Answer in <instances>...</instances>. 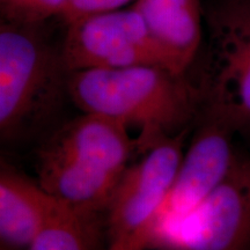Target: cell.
<instances>
[{
	"label": "cell",
	"instance_id": "cell-2",
	"mask_svg": "<svg viewBox=\"0 0 250 250\" xmlns=\"http://www.w3.org/2000/svg\"><path fill=\"white\" fill-rule=\"evenodd\" d=\"M134 152L136 138L129 127L102 115L83 112L41 145L37 181L62 204L105 213Z\"/></svg>",
	"mask_w": 250,
	"mask_h": 250
},
{
	"label": "cell",
	"instance_id": "cell-5",
	"mask_svg": "<svg viewBox=\"0 0 250 250\" xmlns=\"http://www.w3.org/2000/svg\"><path fill=\"white\" fill-rule=\"evenodd\" d=\"M190 130L158 144L125 170L104 213L105 250H147L153 224L179 169Z\"/></svg>",
	"mask_w": 250,
	"mask_h": 250
},
{
	"label": "cell",
	"instance_id": "cell-13",
	"mask_svg": "<svg viewBox=\"0 0 250 250\" xmlns=\"http://www.w3.org/2000/svg\"><path fill=\"white\" fill-rule=\"evenodd\" d=\"M130 1L131 0H67L59 17L67 26L81 19L118 11Z\"/></svg>",
	"mask_w": 250,
	"mask_h": 250
},
{
	"label": "cell",
	"instance_id": "cell-8",
	"mask_svg": "<svg viewBox=\"0 0 250 250\" xmlns=\"http://www.w3.org/2000/svg\"><path fill=\"white\" fill-rule=\"evenodd\" d=\"M234 136L236 132L226 121L201 111L189 147L184 151L173 184L153 224L148 243L158 230L195 210L225 179L237 154Z\"/></svg>",
	"mask_w": 250,
	"mask_h": 250
},
{
	"label": "cell",
	"instance_id": "cell-6",
	"mask_svg": "<svg viewBox=\"0 0 250 250\" xmlns=\"http://www.w3.org/2000/svg\"><path fill=\"white\" fill-rule=\"evenodd\" d=\"M148 250H250V154L195 210L152 236Z\"/></svg>",
	"mask_w": 250,
	"mask_h": 250
},
{
	"label": "cell",
	"instance_id": "cell-10",
	"mask_svg": "<svg viewBox=\"0 0 250 250\" xmlns=\"http://www.w3.org/2000/svg\"><path fill=\"white\" fill-rule=\"evenodd\" d=\"M133 8L182 73H188L204 41L201 0H137Z\"/></svg>",
	"mask_w": 250,
	"mask_h": 250
},
{
	"label": "cell",
	"instance_id": "cell-11",
	"mask_svg": "<svg viewBox=\"0 0 250 250\" xmlns=\"http://www.w3.org/2000/svg\"><path fill=\"white\" fill-rule=\"evenodd\" d=\"M104 213L81 211L59 202L29 250H105Z\"/></svg>",
	"mask_w": 250,
	"mask_h": 250
},
{
	"label": "cell",
	"instance_id": "cell-1",
	"mask_svg": "<svg viewBox=\"0 0 250 250\" xmlns=\"http://www.w3.org/2000/svg\"><path fill=\"white\" fill-rule=\"evenodd\" d=\"M67 92L83 112L138 127V153L192 129L202 110L199 90L188 73L154 65L72 72Z\"/></svg>",
	"mask_w": 250,
	"mask_h": 250
},
{
	"label": "cell",
	"instance_id": "cell-9",
	"mask_svg": "<svg viewBox=\"0 0 250 250\" xmlns=\"http://www.w3.org/2000/svg\"><path fill=\"white\" fill-rule=\"evenodd\" d=\"M58 205L39 181L1 161L0 250H29Z\"/></svg>",
	"mask_w": 250,
	"mask_h": 250
},
{
	"label": "cell",
	"instance_id": "cell-3",
	"mask_svg": "<svg viewBox=\"0 0 250 250\" xmlns=\"http://www.w3.org/2000/svg\"><path fill=\"white\" fill-rule=\"evenodd\" d=\"M36 24L1 21L0 134L4 142L27 138L51 122L68 96V72Z\"/></svg>",
	"mask_w": 250,
	"mask_h": 250
},
{
	"label": "cell",
	"instance_id": "cell-12",
	"mask_svg": "<svg viewBox=\"0 0 250 250\" xmlns=\"http://www.w3.org/2000/svg\"><path fill=\"white\" fill-rule=\"evenodd\" d=\"M67 0H0L4 21L20 24H40L62 13Z\"/></svg>",
	"mask_w": 250,
	"mask_h": 250
},
{
	"label": "cell",
	"instance_id": "cell-7",
	"mask_svg": "<svg viewBox=\"0 0 250 250\" xmlns=\"http://www.w3.org/2000/svg\"><path fill=\"white\" fill-rule=\"evenodd\" d=\"M61 56L68 73L154 65L184 74L133 7L67 24Z\"/></svg>",
	"mask_w": 250,
	"mask_h": 250
},
{
	"label": "cell",
	"instance_id": "cell-4",
	"mask_svg": "<svg viewBox=\"0 0 250 250\" xmlns=\"http://www.w3.org/2000/svg\"><path fill=\"white\" fill-rule=\"evenodd\" d=\"M204 41L193 80L202 110L250 138V0H215L204 12Z\"/></svg>",
	"mask_w": 250,
	"mask_h": 250
}]
</instances>
